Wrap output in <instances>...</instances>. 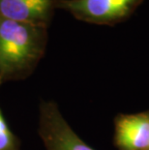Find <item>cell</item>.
Listing matches in <instances>:
<instances>
[{"instance_id": "obj_1", "label": "cell", "mask_w": 149, "mask_h": 150, "mask_svg": "<svg viewBox=\"0 0 149 150\" xmlns=\"http://www.w3.org/2000/svg\"><path fill=\"white\" fill-rule=\"evenodd\" d=\"M47 27L0 16V86L33 73L46 52Z\"/></svg>"}, {"instance_id": "obj_2", "label": "cell", "mask_w": 149, "mask_h": 150, "mask_svg": "<svg viewBox=\"0 0 149 150\" xmlns=\"http://www.w3.org/2000/svg\"><path fill=\"white\" fill-rule=\"evenodd\" d=\"M142 0H58L56 9L69 12L77 20L95 24H114L138 7Z\"/></svg>"}, {"instance_id": "obj_3", "label": "cell", "mask_w": 149, "mask_h": 150, "mask_svg": "<svg viewBox=\"0 0 149 150\" xmlns=\"http://www.w3.org/2000/svg\"><path fill=\"white\" fill-rule=\"evenodd\" d=\"M38 133L47 150H94L70 127L54 102L41 103Z\"/></svg>"}, {"instance_id": "obj_4", "label": "cell", "mask_w": 149, "mask_h": 150, "mask_svg": "<svg viewBox=\"0 0 149 150\" xmlns=\"http://www.w3.org/2000/svg\"><path fill=\"white\" fill-rule=\"evenodd\" d=\"M58 0H0V16L49 27Z\"/></svg>"}, {"instance_id": "obj_5", "label": "cell", "mask_w": 149, "mask_h": 150, "mask_svg": "<svg viewBox=\"0 0 149 150\" xmlns=\"http://www.w3.org/2000/svg\"><path fill=\"white\" fill-rule=\"evenodd\" d=\"M115 142L121 150H149V115H125L116 120Z\"/></svg>"}, {"instance_id": "obj_6", "label": "cell", "mask_w": 149, "mask_h": 150, "mask_svg": "<svg viewBox=\"0 0 149 150\" xmlns=\"http://www.w3.org/2000/svg\"><path fill=\"white\" fill-rule=\"evenodd\" d=\"M20 142L12 132L0 108V150H20Z\"/></svg>"}]
</instances>
